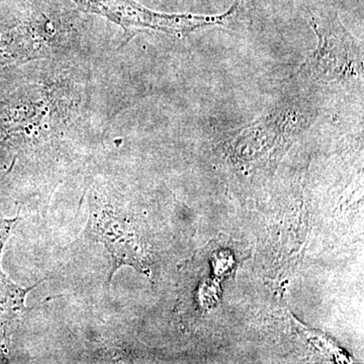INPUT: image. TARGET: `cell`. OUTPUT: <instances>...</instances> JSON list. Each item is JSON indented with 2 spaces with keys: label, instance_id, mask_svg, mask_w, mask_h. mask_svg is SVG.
<instances>
[{
  "label": "cell",
  "instance_id": "cell-1",
  "mask_svg": "<svg viewBox=\"0 0 364 364\" xmlns=\"http://www.w3.org/2000/svg\"><path fill=\"white\" fill-rule=\"evenodd\" d=\"M83 13L104 16L124 32V44L144 30L159 31L171 35H186L203 26L226 25L241 7L242 0H236L233 6L222 16H196V14H169L156 13L136 0H71Z\"/></svg>",
  "mask_w": 364,
  "mask_h": 364
},
{
  "label": "cell",
  "instance_id": "cell-2",
  "mask_svg": "<svg viewBox=\"0 0 364 364\" xmlns=\"http://www.w3.org/2000/svg\"><path fill=\"white\" fill-rule=\"evenodd\" d=\"M310 16L318 46L301 72L317 80L335 82L363 77V44L347 32L337 14L310 11Z\"/></svg>",
  "mask_w": 364,
  "mask_h": 364
},
{
  "label": "cell",
  "instance_id": "cell-3",
  "mask_svg": "<svg viewBox=\"0 0 364 364\" xmlns=\"http://www.w3.org/2000/svg\"><path fill=\"white\" fill-rule=\"evenodd\" d=\"M93 232L97 234L98 240L102 242L112 257V273L117 267L123 264L136 265V249L133 243V235L127 229L126 224L122 221L116 213L107 208L98 210L93 215Z\"/></svg>",
  "mask_w": 364,
  "mask_h": 364
}]
</instances>
